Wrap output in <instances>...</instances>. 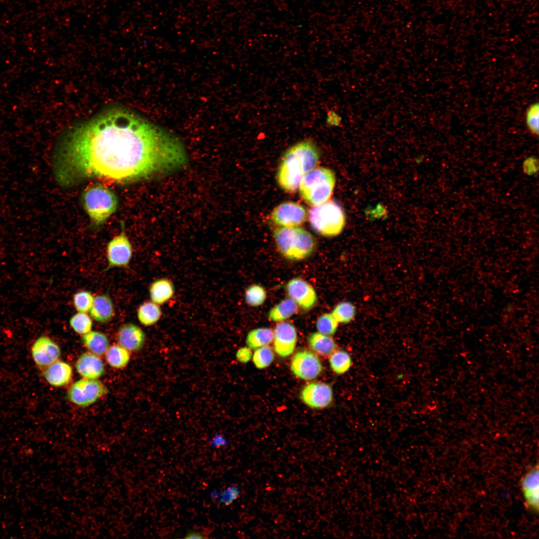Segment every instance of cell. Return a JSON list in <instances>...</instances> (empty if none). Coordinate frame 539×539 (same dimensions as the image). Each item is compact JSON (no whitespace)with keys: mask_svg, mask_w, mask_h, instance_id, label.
Listing matches in <instances>:
<instances>
[{"mask_svg":"<svg viewBox=\"0 0 539 539\" xmlns=\"http://www.w3.org/2000/svg\"><path fill=\"white\" fill-rule=\"evenodd\" d=\"M308 342L313 351L322 356L330 355L336 349V344L330 336L319 332L311 333Z\"/></svg>","mask_w":539,"mask_h":539,"instance_id":"cell-23","label":"cell"},{"mask_svg":"<svg viewBox=\"0 0 539 539\" xmlns=\"http://www.w3.org/2000/svg\"><path fill=\"white\" fill-rule=\"evenodd\" d=\"M539 107L538 102H535L528 108L526 113V122L528 129L533 134H539Z\"/></svg>","mask_w":539,"mask_h":539,"instance_id":"cell-34","label":"cell"},{"mask_svg":"<svg viewBox=\"0 0 539 539\" xmlns=\"http://www.w3.org/2000/svg\"><path fill=\"white\" fill-rule=\"evenodd\" d=\"M276 246L281 255L290 260H303L314 251L316 243L314 237L304 229L283 227L273 233Z\"/></svg>","mask_w":539,"mask_h":539,"instance_id":"cell-4","label":"cell"},{"mask_svg":"<svg viewBox=\"0 0 539 539\" xmlns=\"http://www.w3.org/2000/svg\"><path fill=\"white\" fill-rule=\"evenodd\" d=\"M84 209L91 222L102 225L116 211L118 201L110 188L98 183L87 186L81 195Z\"/></svg>","mask_w":539,"mask_h":539,"instance_id":"cell-3","label":"cell"},{"mask_svg":"<svg viewBox=\"0 0 539 539\" xmlns=\"http://www.w3.org/2000/svg\"><path fill=\"white\" fill-rule=\"evenodd\" d=\"M81 340L84 346L92 354L102 356L105 353L109 347L108 338L103 333L97 331H90L83 334Z\"/></svg>","mask_w":539,"mask_h":539,"instance_id":"cell-21","label":"cell"},{"mask_svg":"<svg viewBox=\"0 0 539 539\" xmlns=\"http://www.w3.org/2000/svg\"><path fill=\"white\" fill-rule=\"evenodd\" d=\"M285 288L289 297L303 309L309 310L315 305L316 292L305 280L299 277L292 278L287 282Z\"/></svg>","mask_w":539,"mask_h":539,"instance_id":"cell-12","label":"cell"},{"mask_svg":"<svg viewBox=\"0 0 539 539\" xmlns=\"http://www.w3.org/2000/svg\"><path fill=\"white\" fill-rule=\"evenodd\" d=\"M77 372L84 378L96 379L104 373L105 367L101 359L91 352L81 354L75 363Z\"/></svg>","mask_w":539,"mask_h":539,"instance_id":"cell-17","label":"cell"},{"mask_svg":"<svg viewBox=\"0 0 539 539\" xmlns=\"http://www.w3.org/2000/svg\"><path fill=\"white\" fill-rule=\"evenodd\" d=\"M69 324L75 332L83 335L91 331L93 323L87 313L78 312L70 317Z\"/></svg>","mask_w":539,"mask_h":539,"instance_id":"cell-29","label":"cell"},{"mask_svg":"<svg viewBox=\"0 0 539 539\" xmlns=\"http://www.w3.org/2000/svg\"><path fill=\"white\" fill-rule=\"evenodd\" d=\"M187 538H203L204 536L197 532H191L187 536Z\"/></svg>","mask_w":539,"mask_h":539,"instance_id":"cell-38","label":"cell"},{"mask_svg":"<svg viewBox=\"0 0 539 539\" xmlns=\"http://www.w3.org/2000/svg\"><path fill=\"white\" fill-rule=\"evenodd\" d=\"M342 120L341 116L335 111L331 110L327 112L326 123L328 126L339 127L341 124Z\"/></svg>","mask_w":539,"mask_h":539,"instance_id":"cell-35","label":"cell"},{"mask_svg":"<svg viewBox=\"0 0 539 539\" xmlns=\"http://www.w3.org/2000/svg\"><path fill=\"white\" fill-rule=\"evenodd\" d=\"M105 354L108 364L117 369L125 367L130 360L129 351L119 344L109 347Z\"/></svg>","mask_w":539,"mask_h":539,"instance_id":"cell-26","label":"cell"},{"mask_svg":"<svg viewBox=\"0 0 539 539\" xmlns=\"http://www.w3.org/2000/svg\"><path fill=\"white\" fill-rule=\"evenodd\" d=\"M107 392L106 387L97 379L83 378L73 383L67 397L70 402L84 407L93 404Z\"/></svg>","mask_w":539,"mask_h":539,"instance_id":"cell-7","label":"cell"},{"mask_svg":"<svg viewBox=\"0 0 539 539\" xmlns=\"http://www.w3.org/2000/svg\"><path fill=\"white\" fill-rule=\"evenodd\" d=\"M149 293L151 300L161 305L168 302L174 296V285L172 280L168 278H160L151 283Z\"/></svg>","mask_w":539,"mask_h":539,"instance_id":"cell-20","label":"cell"},{"mask_svg":"<svg viewBox=\"0 0 539 539\" xmlns=\"http://www.w3.org/2000/svg\"><path fill=\"white\" fill-rule=\"evenodd\" d=\"M43 376L46 382L54 387H61L67 385L72 376L71 366L58 359L45 367Z\"/></svg>","mask_w":539,"mask_h":539,"instance_id":"cell-18","label":"cell"},{"mask_svg":"<svg viewBox=\"0 0 539 539\" xmlns=\"http://www.w3.org/2000/svg\"><path fill=\"white\" fill-rule=\"evenodd\" d=\"M266 297V291L260 285L252 284L246 289L245 298L246 303L250 306L257 307L261 305Z\"/></svg>","mask_w":539,"mask_h":539,"instance_id":"cell-30","label":"cell"},{"mask_svg":"<svg viewBox=\"0 0 539 539\" xmlns=\"http://www.w3.org/2000/svg\"><path fill=\"white\" fill-rule=\"evenodd\" d=\"M300 398L311 408H323L328 406L332 401V389L329 384L325 383H311L303 388Z\"/></svg>","mask_w":539,"mask_h":539,"instance_id":"cell-13","label":"cell"},{"mask_svg":"<svg viewBox=\"0 0 539 539\" xmlns=\"http://www.w3.org/2000/svg\"><path fill=\"white\" fill-rule=\"evenodd\" d=\"M308 216L312 228L325 237L339 235L345 224V216L342 207L333 200H328L313 206Z\"/></svg>","mask_w":539,"mask_h":539,"instance_id":"cell-6","label":"cell"},{"mask_svg":"<svg viewBox=\"0 0 539 539\" xmlns=\"http://www.w3.org/2000/svg\"><path fill=\"white\" fill-rule=\"evenodd\" d=\"M273 331L269 328L261 327L251 330L246 338V343L251 349L267 346L273 340Z\"/></svg>","mask_w":539,"mask_h":539,"instance_id":"cell-25","label":"cell"},{"mask_svg":"<svg viewBox=\"0 0 539 539\" xmlns=\"http://www.w3.org/2000/svg\"><path fill=\"white\" fill-rule=\"evenodd\" d=\"M524 171L529 175H532L538 170V160L534 157H530L524 162Z\"/></svg>","mask_w":539,"mask_h":539,"instance_id":"cell-36","label":"cell"},{"mask_svg":"<svg viewBox=\"0 0 539 539\" xmlns=\"http://www.w3.org/2000/svg\"><path fill=\"white\" fill-rule=\"evenodd\" d=\"M290 367L294 375L305 380L317 377L322 370V365L318 357L307 350L296 352L292 358Z\"/></svg>","mask_w":539,"mask_h":539,"instance_id":"cell-10","label":"cell"},{"mask_svg":"<svg viewBox=\"0 0 539 539\" xmlns=\"http://www.w3.org/2000/svg\"><path fill=\"white\" fill-rule=\"evenodd\" d=\"M187 160L175 135L115 107L69 128L56 145L52 169L63 186L94 177L126 183L178 169Z\"/></svg>","mask_w":539,"mask_h":539,"instance_id":"cell-1","label":"cell"},{"mask_svg":"<svg viewBox=\"0 0 539 539\" xmlns=\"http://www.w3.org/2000/svg\"><path fill=\"white\" fill-rule=\"evenodd\" d=\"M89 312L91 317L98 322L105 323L110 321L115 312L114 304L110 295L104 293L94 297Z\"/></svg>","mask_w":539,"mask_h":539,"instance_id":"cell-19","label":"cell"},{"mask_svg":"<svg viewBox=\"0 0 539 539\" xmlns=\"http://www.w3.org/2000/svg\"><path fill=\"white\" fill-rule=\"evenodd\" d=\"M31 355L36 365L44 369L58 359L61 350L58 345L49 336L41 335L31 345Z\"/></svg>","mask_w":539,"mask_h":539,"instance_id":"cell-11","label":"cell"},{"mask_svg":"<svg viewBox=\"0 0 539 539\" xmlns=\"http://www.w3.org/2000/svg\"><path fill=\"white\" fill-rule=\"evenodd\" d=\"M539 465L530 469L521 481V487L523 498L528 509L538 513L539 507Z\"/></svg>","mask_w":539,"mask_h":539,"instance_id":"cell-15","label":"cell"},{"mask_svg":"<svg viewBox=\"0 0 539 539\" xmlns=\"http://www.w3.org/2000/svg\"><path fill=\"white\" fill-rule=\"evenodd\" d=\"M307 214L300 204L286 202L276 206L272 211L271 217L276 225L283 227H297L304 223Z\"/></svg>","mask_w":539,"mask_h":539,"instance_id":"cell-9","label":"cell"},{"mask_svg":"<svg viewBox=\"0 0 539 539\" xmlns=\"http://www.w3.org/2000/svg\"><path fill=\"white\" fill-rule=\"evenodd\" d=\"M298 309L297 304L291 298H285L274 305L268 313L269 319L281 322L294 314Z\"/></svg>","mask_w":539,"mask_h":539,"instance_id":"cell-24","label":"cell"},{"mask_svg":"<svg viewBox=\"0 0 539 539\" xmlns=\"http://www.w3.org/2000/svg\"><path fill=\"white\" fill-rule=\"evenodd\" d=\"M273 358V352L268 345L256 349L253 357L255 365L259 369H263L269 366Z\"/></svg>","mask_w":539,"mask_h":539,"instance_id":"cell-33","label":"cell"},{"mask_svg":"<svg viewBox=\"0 0 539 539\" xmlns=\"http://www.w3.org/2000/svg\"><path fill=\"white\" fill-rule=\"evenodd\" d=\"M273 333L274 349L276 353L282 357L291 354L297 341L294 326L287 322H281L275 326Z\"/></svg>","mask_w":539,"mask_h":539,"instance_id":"cell-14","label":"cell"},{"mask_svg":"<svg viewBox=\"0 0 539 539\" xmlns=\"http://www.w3.org/2000/svg\"><path fill=\"white\" fill-rule=\"evenodd\" d=\"M117 339L118 344L129 351H136L143 346L146 336L143 330L132 323L123 324L119 329Z\"/></svg>","mask_w":539,"mask_h":539,"instance_id":"cell-16","label":"cell"},{"mask_svg":"<svg viewBox=\"0 0 539 539\" xmlns=\"http://www.w3.org/2000/svg\"><path fill=\"white\" fill-rule=\"evenodd\" d=\"M162 314L160 305L151 300L145 301L141 304L137 311L139 321L146 326L156 324L161 318Z\"/></svg>","mask_w":539,"mask_h":539,"instance_id":"cell-22","label":"cell"},{"mask_svg":"<svg viewBox=\"0 0 539 539\" xmlns=\"http://www.w3.org/2000/svg\"><path fill=\"white\" fill-rule=\"evenodd\" d=\"M335 176L330 169L324 167L314 168L301 179L300 194L308 204L314 206L328 201L335 185Z\"/></svg>","mask_w":539,"mask_h":539,"instance_id":"cell-5","label":"cell"},{"mask_svg":"<svg viewBox=\"0 0 539 539\" xmlns=\"http://www.w3.org/2000/svg\"><path fill=\"white\" fill-rule=\"evenodd\" d=\"M319 156L317 147L310 140L290 147L284 153L277 173L280 188L287 192L295 191L303 177L315 167Z\"/></svg>","mask_w":539,"mask_h":539,"instance_id":"cell-2","label":"cell"},{"mask_svg":"<svg viewBox=\"0 0 539 539\" xmlns=\"http://www.w3.org/2000/svg\"><path fill=\"white\" fill-rule=\"evenodd\" d=\"M94 297L89 291L80 290L76 292L73 296V303L78 312H89L93 302Z\"/></svg>","mask_w":539,"mask_h":539,"instance_id":"cell-32","label":"cell"},{"mask_svg":"<svg viewBox=\"0 0 539 539\" xmlns=\"http://www.w3.org/2000/svg\"><path fill=\"white\" fill-rule=\"evenodd\" d=\"M329 363L336 373L341 374L347 371L351 365L349 354L343 350H335L329 357Z\"/></svg>","mask_w":539,"mask_h":539,"instance_id":"cell-27","label":"cell"},{"mask_svg":"<svg viewBox=\"0 0 539 539\" xmlns=\"http://www.w3.org/2000/svg\"><path fill=\"white\" fill-rule=\"evenodd\" d=\"M331 313L338 323H348L354 318L356 308L349 301H342L335 306Z\"/></svg>","mask_w":539,"mask_h":539,"instance_id":"cell-28","label":"cell"},{"mask_svg":"<svg viewBox=\"0 0 539 539\" xmlns=\"http://www.w3.org/2000/svg\"><path fill=\"white\" fill-rule=\"evenodd\" d=\"M249 347H242L239 349L236 354V357L239 361L242 363H246L249 361L252 357V352Z\"/></svg>","mask_w":539,"mask_h":539,"instance_id":"cell-37","label":"cell"},{"mask_svg":"<svg viewBox=\"0 0 539 539\" xmlns=\"http://www.w3.org/2000/svg\"><path fill=\"white\" fill-rule=\"evenodd\" d=\"M132 254V245L123 230L107 244L106 257L108 266L104 270L113 268H128Z\"/></svg>","mask_w":539,"mask_h":539,"instance_id":"cell-8","label":"cell"},{"mask_svg":"<svg viewBox=\"0 0 539 539\" xmlns=\"http://www.w3.org/2000/svg\"><path fill=\"white\" fill-rule=\"evenodd\" d=\"M338 322L331 313L321 315L317 319L316 326L318 331L327 335H332L336 331Z\"/></svg>","mask_w":539,"mask_h":539,"instance_id":"cell-31","label":"cell"}]
</instances>
